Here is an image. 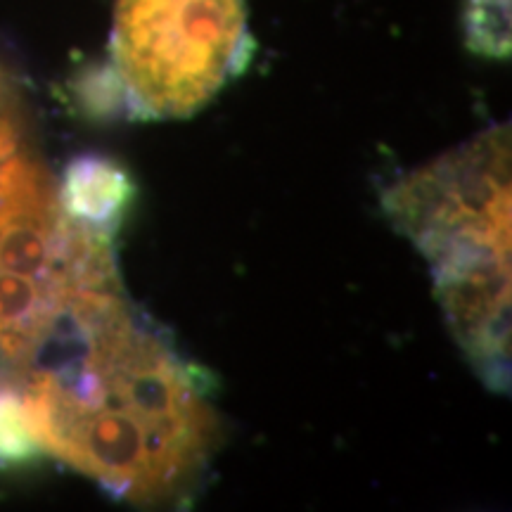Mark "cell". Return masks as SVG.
I'll list each match as a JSON object with an SVG mask.
<instances>
[{"label": "cell", "mask_w": 512, "mask_h": 512, "mask_svg": "<svg viewBox=\"0 0 512 512\" xmlns=\"http://www.w3.org/2000/svg\"><path fill=\"white\" fill-rule=\"evenodd\" d=\"M24 370L36 446L114 496L174 501L209 463L219 418L121 285L79 294Z\"/></svg>", "instance_id": "6da1fadb"}, {"label": "cell", "mask_w": 512, "mask_h": 512, "mask_svg": "<svg viewBox=\"0 0 512 512\" xmlns=\"http://www.w3.org/2000/svg\"><path fill=\"white\" fill-rule=\"evenodd\" d=\"M389 216L432 264L460 347L484 380L510 368V131L489 133L403 178Z\"/></svg>", "instance_id": "7a4b0ae2"}, {"label": "cell", "mask_w": 512, "mask_h": 512, "mask_svg": "<svg viewBox=\"0 0 512 512\" xmlns=\"http://www.w3.org/2000/svg\"><path fill=\"white\" fill-rule=\"evenodd\" d=\"M110 235L62 207L46 166H0V354L27 368L81 292L119 283Z\"/></svg>", "instance_id": "3957f363"}, {"label": "cell", "mask_w": 512, "mask_h": 512, "mask_svg": "<svg viewBox=\"0 0 512 512\" xmlns=\"http://www.w3.org/2000/svg\"><path fill=\"white\" fill-rule=\"evenodd\" d=\"M249 50L245 0H117L112 62L138 117L202 110Z\"/></svg>", "instance_id": "277c9868"}, {"label": "cell", "mask_w": 512, "mask_h": 512, "mask_svg": "<svg viewBox=\"0 0 512 512\" xmlns=\"http://www.w3.org/2000/svg\"><path fill=\"white\" fill-rule=\"evenodd\" d=\"M131 195V185L117 164L100 157H81L64 174L60 200L76 221L114 233Z\"/></svg>", "instance_id": "5b68a950"}, {"label": "cell", "mask_w": 512, "mask_h": 512, "mask_svg": "<svg viewBox=\"0 0 512 512\" xmlns=\"http://www.w3.org/2000/svg\"><path fill=\"white\" fill-rule=\"evenodd\" d=\"M36 453L38 446L29 432L22 396L15 389L0 387V463H24Z\"/></svg>", "instance_id": "8992f818"}, {"label": "cell", "mask_w": 512, "mask_h": 512, "mask_svg": "<svg viewBox=\"0 0 512 512\" xmlns=\"http://www.w3.org/2000/svg\"><path fill=\"white\" fill-rule=\"evenodd\" d=\"M470 43L496 55L508 48V0H472Z\"/></svg>", "instance_id": "52a82bcc"}, {"label": "cell", "mask_w": 512, "mask_h": 512, "mask_svg": "<svg viewBox=\"0 0 512 512\" xmlns=\"http://www.w3.org/2000/svg\"><path fill=\"white\" fill-rule=\"evenodd\" d=\"M19 133H22V102L15 83L0 67V162L15 152Z\"/></svg>", "instance_id": "ba28073f"}]
</instances>
